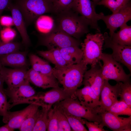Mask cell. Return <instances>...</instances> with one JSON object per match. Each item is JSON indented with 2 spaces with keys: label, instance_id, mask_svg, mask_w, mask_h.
I'll return each mask as SVG.
<instances>
[{
  "label": "cell",
  "instance_id": "6da1fadb",
  "mask_svg": "<svg viewBox=\"0 0 131 131\" xmlns=\"http://www.w3.org/2000/svg\"><path fill=\"white\" fill-rule=\"evenodd\" d=\"M87 66L82 60L79 63L64 67L55 66L53 68V75L62 85L64 91L72 98H76L75 94L82 84Z\"/></svg>",
  "mask_w": 131,
  "mask_h": 131
},
{
  "label": "cell",
  "instance_id": "7a4b0ae2",
  "mask_svg": "<svg viewBox=\"0 0 131 131\" xmlns=\"http://www.w3.org/2000/svg\"><path fill=\"white\" fill-rule=\"evenodd\" d=\"M54 27L76 39L89 32V22L72 9L53 13Z\"/></svg>",
  "mask_w": 131,
  "mask_h": 131
},
{
  "label": "cell",
  "instance_id": "3957f363",
  "mask_svg": "<svg viewBox=\"0 0 131 131\" xmlns=\"http://www.w3.org/2000/svg\"><path fill=\"white\" fill-rule=\"evenodd\" d=\"M17 6L26 25L30 24L44 14L54 12L51 0H19Z\"/></svg>",
  "mask_w": 131,
  "mask_h": 131
},
{
  "label": "cell",
  "instance_id": "277c9868",
  "mask_svg": "<svg viewBox=\"0 0 131 131\" xmlns=\"http://www.w3.org/2000/svg\"><path fill=\"white\" fill-rule=\"evenodd\" d=\"M104 42L103 35L100 32L87 34L84 42L80 44L83 53L82 61L91 66L100 63Z\"/></svg>",
  "mask_w": 131,
  "mask_h": 131
},
{
  "label": "cell",
  "instance_id": "5b68a950",
  "mask_svg": "<svg viewBox=\"0 0 131 131\" xmlns=\"http://www.w3.org/2000/svg\"><path fill=\"white\" fill-rule=\"evenodd\" d=\"M63 113L84 118L89 121L101 123L100 114L82 104L77 98H66L53 105Z\"/></svg>",
  "mask_w": 131,
  "mask_h": 131
},
{
  "label": "cell",
  "instance_id": "8992f818",
  "mask_svg": "<svg viewBox=\"0 0 131 131\" xmlns=\"http://www.w3.org/2000/svg\"><path fill=\"white\" fill-rule=\"evenodd\" d=\"M39 44L46 47L48 50L60 49L72 46H79L81 42L54 26L51 31L42 34L40 37Z\"/></svg>",
  "mask_w": 131,
  "mask_h": 131
},
{
  "label": "cell",
  "instance_id": "52a82bcc",
  "mask_svg": "<svg viewBox=\"0 0 131 131\" xmlns=\"http://www.w3.org/2000/svg\"><path fill=\"white\" fill-rule=\"evenodd\" d=\"M100 60L103 63L101 73L105 80H113L117 82H131V74H126L120 63L115 60L111 54L102 53Z\"/></svg>",
  "mask_w": 131,
  "mask_h": 131
},
{
  "label": "cell",
  "instance_id": "ba28073f",
  "mask_svg": "<svg viewBox=\"0 0 131 131\" xmlns=\"http://www.w3.org/2000/svg\"><path fill=\"white\" fill-rule=\"evenodd\" d=\"M71 98L59 87L53 88L46 92L39 93L20 102L19 104H34L40 106L45 105L52 106L56 103Z\"/></svg>",
  "mask_w": 131,
  "mask_h": 131
},
{
  "label": "cell",
  "instance_id": "9c48e42d",
  "mask_svg": "<svg viewBox=\"0 0 131 131\" xmlns=\"http://www.w3.org/2000/svg\"><path fill=\"white\" fill-rule=\"evenodd\" d=\"M98 20H102L106 24L107 29L109 30L111 38L118 28L131 20V1L122 8L118 12L105 16L102 12L98 14Z\"/></svg>",
  "mask_w": 131,
  "mask_h": 131
},
{
  "label": "cell",
  "instance_id": "30bf717a",
  "mask_svg": "<svg viewBox=\"0 0 131 131\" xmlns=\"http://www.w3.org/2000/svg\"><path fill=\"white\" fill-rule=\"evenodd\" d=\"M104 48H110L113 51L111 54L116 61L125 66L131 73V46L123 45L113 42L107 32L103 35Z\"/></svg>",
  "mask_w": 131,
  "mask_h": 131
},
{
  "label": "cell",
  "instance_id": "8fae6325",
  "mask_svg": "<svg viewBox=\"0 0 131 131\" xmlns=\"http://www.w3.org/2000/svg\"><path fill=\"white\" fill-rule=\"evenodd\" d=\"M96 6L90 0H74L72 9L87 20L91 28L99 32L100 29L98 23V14L95 11Z\"/></svg>",
  "mask_w": 131,
  "mask_h": 131
},
{
  "label": "cell",
  "instance_id": "7c38bea8",
  "mask_svg": "<svg viewBox=\"0 0 131 131\" xmlns=\"http://www.w3.org/2000/svg\"><path fill=\"white\" fill-rule=\"evenodd\" d=\"M101 123L114 131H131V115L128 117H120L108 111L99 114Z\"/></svg>",
  "mask_w": 131,
  "mask_h": 131
},
{
  "label": "cell",
  "instance_id": "4fadbf2b",
  "mask_svg": "<svg viewBox=\"0 0 131 131\" xmlns=\"http://www.w3.org/2000/svg\"><path fill=\"white\" fill-rule=\"evenodd\" d=\"M5 92L10 99L8 102L12 103L10 105V109L19 102L36 94L35 90L26 79L16 87L5 89Z\"/></svg>",
  "mask_w": 131,
  "mask_h": 131
},
{
  "label": "cell",
  "instance_id": "5bb4252c",
  "mask_svg": "<svg viewBox=\"0 0 131 131\" xmlns=\"http://www.w3.org/2000/svg\"><path fill=\"white\" fill-rule=\"evenodd\" d=\"M102 66L99 63L87 70L84 74L82 82V84L89 86L99 99L105 81L102 74Z\"/></svg>",
  "mask_w": 131,
  "mask_h": 131
},
{
  "label": "cell",
  "instance_id": "9a60e30c",
  "mask_svg": "<svg viewBox=\"0 0 131 131\" xmlns=\"http://www.w3.org/2000/svg\"><path fill=\"white\" fill-rule=\"evenodd\" d=\"M120 91L119 82L113 86L109 83L108 81L105 80L100 96L101 104L99 107V114L102 112L108 111L110 107L118 100Z\"/></svg>",
  "mask_w": 131,
  "mask_h": 131
},
{
  "label": "cell",
  "instance_id": "2e32d148",
  "mask_svg": "<svg viewBox=\"0 0 131 131\" xmlns=\"http://www.w3.org/2000/svg\"><path fill=\"white\" fill-rule=\"evenodd\" d=\"M27 71L26 68H10L2 66L0 73L7 88L10 89L18 86L26 79Z\"/></svg>",
  "mask_w": 131,
  "mask_h": 131
},
{
  "label": "cell",
  "instance_id": "e0dca14e",
  "mask_svg": "<svg viewBox=\"0 0 131 131\" xmlns=\"http://www.w3.org/2000/svg\"><path fill=\"white\" fill-rule=\"evenodd\" d=\"M75 95L82 104L99 114L100 101L89 86L84 85L82 88L77 89Z\"/></svg>",
  "mask_w": 131,
  "mask_h": 131
},
{
  "label": "cell",
  "instance_id": "ac0fdd59",
  "mask_svg": "<svg viewBox=\"0 0 131 131\" xmlns=\"http://www.w3.org/2000/svg\"><path fill=\"white\" fill-rule=\"evenodd\" d=\"M26 79L30 83L43 89L59 87L58 82L54 76L42 74L32 68L27 71Z\"/></svg>",
  "mask_w": 131,
  "mask_h": 131
},
{
  "label": "cell",
  "instance_id": "d6986e66",
  "mask_svg": "<svg viewBox=\"0 0 131 131\" xmlns=\"http://www.w3.org/2000/svg\"><path fill=\"white\" fill-rule=\"evenodd\" d=\"M27 52L19 50L0 55V63L2 66L13 68H26L28 66Z\"/></svg>",
  "mask_w": 131,
  "mask_h": 131
},
{
  "label": "cell",
  "instance_id": "ffe728a7",
  "mask_svg": "<svg viewBox=\"0 0 131 131\" xmlns=\"http://www.w3.org/2000/svg\"><path fill=\"white\" fill-rule=\"evenodd\" d=\"M38 105L31 104L20 111L13 112L8 111L4 123H8L10 127L14 129H19L25 120Z\"/></svg>",
  "mask_w": 131,
  "mask_h": 131
},
{
  "label": "cell",
  "instance_id": "44dd1931",
  "mask_svg": "<svg viewBox=\"0 0 131 131\" xmlns=\"http://www.w3.org/2000/svg\"><path fill=\"white\" fill-rule=\"evenodd\" d=\"M10 9L14 24L19 33L23 43L26 46L29 45L30 44V40L21 12L17 5L11 6Z\"/></svg>",
  "mask_w": 131,
  "mask_h": 131
},
{
  "label": "cell",
  "instance_id": "7402d4cb",
  "mask_svg": "<svg viewBox=\"0 0 131 131\" xmlns=\"http://www.w3.org/2000/svg\"><path fill=\"white\" fill-rule=\"evenodd\" d=\"M59 49L63 58L69 65L79 63L82 60L83 53L79 46H72Z\"/></svg>",
  "mask_w": 131,
  "mask_h": 131
},
{
  "label": "cell",
  "instance_id": "603a6c76",
  "mask_svg": "<svg viewBox=\"0 0 131 131\" xmlns=\"http://www.w3.org/2000/svg\"><path fill=\"white\" fill-rule=\"evenodd\" d=\"M37 53L39 55L54 64L55 66L62 67L69 65L63 58L59 49L38 51Z\"/></svg>",
  "mask_w": 131,
  "mask_h": 131
},
{
  "label": "cell",
  "instance_id": "cb8c5ba5",
  "mask_svg": "<svg viewBox=\"0 0 131 131\" xmlns=\"http://www.w3.org/2000/svg\"><path fill=\"white\" fill-rule=\"evenodd\" d=\"M29 58L32 69L42 74L54 76L53 75V68L48 62L33 54L29 55Z\"/></svg>",
  "mask_w": 131,
  "mask_h": 131
},
{
  "label": "cell",
  "instance_id": "d4e9b609",
  "mask_svg": "<svg viewBox=\"0 0 131 131\" xmlns=\"http://www.w3.org/2000/svg\"><path fill=\"white\" fill-rule=\"evenodd\" d=\"M120 28L119 31L114 32L110 38L112 41L120 44L131 46V26L126 23Z\"/></svg>",
  "mask_w": 131,
  "mask_h": 131
},
{
  "label": "cell",
  "instance_id": "484cf974",
  "mask_svg": "<svg viewBox=\"0 0 131 131\" xmlns=\"http://www.w3.org/2000/svg\"><path fill=\"white\" fill-rule=\"evenodd\" d=\"M51 105L42 106L33 131H45L47 130L48 123V113L52 107Z\"/></svg>",
  "mask_w": 131,
  "mask_h": 131
},
{
  "label": "cell",
  "instance_id": "4316f807",
  "mask_svg": "<svg viewBox=\"0 0 131 131\" xmlns=\"http://www.w3.org/2000/svg\"><path fill=\"white\" fill-rule=\"evenodd\" d=\"M40 107L38 106L28 116L19 129L20 131H33L39 114Z\"/></svg>",
  "mask_w": 131,
  "mask_h": 131
},
{
  "label": "cell",
  "instance_id": "83f0119b",
  "mask_svg": "<svg viewBox=\"0 0 131 131\" xmlns=\"http://www.w3.org/2000/svg\"><path fill=\"white\" fill-rule=\"evenodd\" d=\"M108 111L117 116L125 115H131V107L124 101L118 100L109 108Z\"/></svg>",
  "mask_w": 131,
  "mask_h": 131
},
{
  "label": "cell",
  "instance_id": "f1b7e54d",
  "mask_svg": "<svg viewBox=\"0 0 131 131\" xmlns=\"http://www.w3.org/2000/svg\"><path fill=\"white\" fill-rule=\"evenodd\" d=\"M130 1L131 0H101L97 3V5H103L114 13L118 12Z\"/></svg>",
  "mask_w": 131,
  "mask_h": 131
},
{
  "label": "cell",
  "instance_id": "f546056e",
  "mask_svg": "<svg viewBox=\"0 0 131 131\" xmlns=\"http://www.w3.org/2000/svg\"><path fill=\"white\" fill-rule=\"evenodd\" d=\"M73 131H87L82 121V118L64 114Z\"/></svg>",
  "mask_w": 131,
  "mask_h": 131
},
{
  "label": "cell",
  "instance_id": "4dcf8cb0",
  "mask_svg": "<svg viewBox=\"0 0 131 131\" xmlns=\"http://www.w3.org/2000/svg\"><path fill=\"white\" fill-rule=\"evenodd\" d=\"M56 113L58 126V131H72L67 119L64 114L60 110L53 106Z\"/></svg>",
  "mask_w": 131,
  "mask_h": 131
},
{
  "label": "cell",
  "instance_id": "1f68e13d",
  "mask_svg": "<svg viewBox=\"0 0 131 131\" xmlns=\"http://www.w3.org/2000/svg\"><path fill=\"white\" fill-rule=\"evenodd\" d=\"M120 91V100L124 102L131 107V82L124 83L119 82Z\"/></svg>",
  "mask_w": 131,
  "mask_h": 131
},
{
  "label": "cell",
  "instance_id": "d6a6232c",
  "mask_svg": "<svg viewBox=\"0 0 131 131\" xmlns=\"http://www.w3.org/2000/svg\"><path fill=\"white\" fill-rule=\"evenodd\" d=\"M20 44L13 42H4L0 40V55L7 54L19 51Z\"/></svg>",
  "mask_w": 131,
  "mask_h": 131
},
{
  "label": "cell",
  "instance_id": "836d02e7",
  "mask_svg": "<svg viewBox=\"0 0 131 131\" xmlns=\"http://www.w3.org/2000/svg\"><path fill=\"white\" fill-rule=\"evenodd\" d=\"M54 10L53 13L72 9L74 0H51Z\"/></svg>",
  "mask_w": 131,
  "mask_h": 131
},
{
  "label": "cell",
  "instance_id": "e575fe53",
  "mask_svg": "<svg viewBox=\"0 0 131 131\" xmlns=\"http://www.w3.org/2000/svg\"><path fill=\"white\" fill-rule=\"evenodd\" d=\"M37 19V25L39 28L49 32L53 29L54 23L52 17L47 16L39 17Z\"/></svg>",
  "mask_w": 131,
  "mask_h": 131
},
{
  "label": "cell",
  "instance_id": "d590c367",
  "mask_svg": "<svg viewBox=\"0 0 131 131\" xmlns=\"http://www.w3.org/2000/svg\"><path fill=\"white\" fill-rule=\"evenodd\" d=\"M10 104L7 101L6 96L0 91V115L3 117V121H5L10 108Z\"/></svg>",
  "mask_w": 131,
  "mask_h": 131
},
{
  "label": "cell",
  "instance_id": "8d00e7d4",
  "mask_svg": "<svg viewBox=\"0 0 131 131\" xmlns=\"http://www.w3.org/2000/svg\"><path fill=\"white\" fill-rule=\"evenodd\" d=\"M48 123L47 131H58V123L55 109L54 107L49 110L48 113Z\"/></svg>",
  "mask_w": 131,
  "mask_h": 131
},
{
  "label": "cell",
  "instance_id": "74e56055",
  "mask_svg": "<svg viewBox=\"0 0 131 131\" xmlns=\"http://www.w3.org/2000/svg\"><path fill=\"white\" fill-rule=\"evenodd\" d=\"M84 124H85L89 131H106L103 128L104 127L101 123L97 122H88L85 119H82Z\"/></svg>",
  "mask_w": 131,
  "mask_h": 131
},
{
  "label": "cell",
  "instance_id": "f35d334b",
  "mask_svg": "<svg viewBox=\"0 0 131 131\" xmlns=\"http://www.w3.org/2000/svg\"><path fill=\"white\" fill-rule=\"evenodd\" d=\"M0 24L4 26H9L14 24L12 17L7 16H3L0 17Z\"/></svg>",
  "mask_w": 131,
  "mask_h": 131
},
{
  "label": "cell",
  "instance_id": "ab89813d",
  "mask_svg": "<svg viewBox=\"0 0 131 131\" xmlns=\"http://www.w3.org/2000/svg\"><path fill=\"white\" fill-rule=\"evenodd\" d=\"M10 0H0V16L3 10L9 5Z\"/></svg>",
  "mask_w": 131,
  "mask_h": 131
},
{
  "label": "cell",
  "instance_id": "60d3db41",
  "mask_svg": "<svg viewBox=\"0 0 131 131\" xmlns=\"http://www.w3.org/2000/svg\"><path fill=\"white\" fill-rule=\"evenodd\" d=\"M2 66L0 63V91L3 94H5V89L3 87V84L4 81L0 73L1 69Z\"/></svg>",
  "mask_w": 131,
  "mask_h": 131
},
{
  "label": "cell",
  "instance_id": "b9f144b4",
  "mask_svg": "<svg viewBox=\"0 0 131 131\" xmlns=\"http://www.w3.org/2000/svg\"><path fill=\"white\" fill-rule=\"evenodd\" d=\"M14 129L10 127L8 123L0 127V131H13Z\"/></svg>",
  "mask_w": 131,
  "mask_h": 131
},
{
  "label": "cell",
  "instance_id": "7bdbcfd3",
  "mask_svg": "<svg viewBox=\"0 0 131 131\" xmlns=\"http://www.w3.org/2000/svg\"><path fill=\"white\" fill-rule=\"evenodd\" d=\"M101 0H92V1L94 2L96 6L97 5V3Z\"/></svg>",
  "mask_w": 131,
  "mask_h": 131
},
{
  "label": "cell",
  "instance_id": "ee69618b",
  "mask_svg": "<svg viewBox=\"0 0 131 131\" xmlns=\"http://www.w3.org/2000/svg\"><path fill=\"white\" fill-rule=\"evenodd\" d=\"M2 30V27L1 26V25L0 24V31H1Z\"/></svg>",
  "mask_w": 131,
  "mask_h": 131
}]
</instances>
